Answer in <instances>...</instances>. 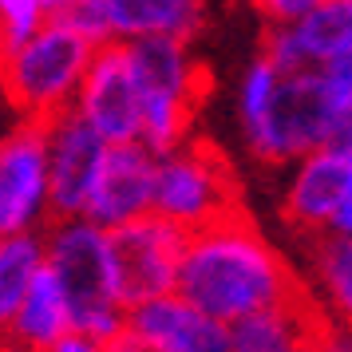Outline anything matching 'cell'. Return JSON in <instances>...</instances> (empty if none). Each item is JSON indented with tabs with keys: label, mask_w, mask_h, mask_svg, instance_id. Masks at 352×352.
I'll return each instance as SVG.
<instances>
[{
	"label": "cell",
	"mask_w": 352,
	"mask_h": 352,
	"mask_svg": "<svg viewBox=\"0 0 352 352\" xmlns=\"http://www.w3.org/2000/svg\"><path fill=\"white\" fill-rule=\"evenodd\" d=\"M175 293L222 324H238L241 317L293 301L305 293V285L293 265L273 250V241L241 210H234L186 234Z\"/></svg>",
	"instance_id": "1"
},
{
	"label": "cell",
	"mask_w": 352,
	"mask_h": 352,
	"mask_svg": "<svg viewBox=\"0 0 352 352\" xmlns=\"http://www.w3.org/2000/svg\"><path fill=\"white\" fill-rule=\"evenodd\" d=\"M340 107L320 67L285 72L254 56L238 80V127L245 151L265 166H289L317 146H329Z\"/></svg>",
	"instance_id": "2"
},
{
	"label": "cell",
	"mask_w": 352,
	"mask_h": 352,
	"mask_svg": "<svg viewBox=\"0 0 352 352\" xmlns=\"http://www.w3.org/2000/svg\"><path fill=\"white\" fill-rule=\"evenodd\" d=\"M44 265L60 281L72 309V333L107 336L123 333L127 305L119 301L107 250V230H99L87 218H52L44 226Z\"/></svg>",
	"instance_id": "3"
},
{
	"label": "cell",
	"mask_w": 352,
	"mask_h": 352,
	"mask_svg": "<svg viewBox=\"0 0 352 352\" xmlns=\"http://www.w3.org/2000/svg\"><path fill=\"white\" fill-rule=\"evenodd\" d=\"M139 87V143L151 155H166L190 139V123L202 99V67L182 40H123Z\"/></svg>",
	"instance_id": "4"
},
{
	"label": "cell",
	"mask_w": 352,
	"mask_h": 352,
	"mask_svg": "<svg viewBox=\"0 0 352 352\" xmlns=\"http://www.w3.org/2000/svg\"><path fill=\"white\" fill-rule=\"evenodd\" d=\"M91 44L72 28L44 20L16 52L0 60V83L20 115L32 123H44L52 115L72 111L83 72L91 64Z\"/></svg>",
	"instance_id": "5"
},
{
	"label": "cell",
	"mask_w": 352,
	"mask_h": 352,
	"mask_svg": "<svg viewBox=\"0 0 352 352\" xmlns=\"http://www.w3.org/2000/svg\"><path fill=\"white\" fill-rule=\"evenodd\" d=\"M234 210H241L238 175L218 146L186 139L175 151L155 155V194H151L155 218L190 234Z\"/></svg>",
	"instance_id": "6"
},
{
	"label": "cell",
	"mask_w": 352,
	"mask_h": 352,
	"mask_svg": "<svg viewBox=\"0 0 352 352\" xmlns=\"http://www.w3.org/2000/svg\"><path fill=\"white\" fill-rule=\"evenodd\" d=\"M182 241H186V234L178 226L155 218V214L107 230L119 301L131 309V305L146 301V297L170 293L178 273V257H182Z\"/></svg>",
	"instance_id": "7"
},
{
	"label": "cell",
	"mask_w": 352,
	"mask_h": 352,
	"mask_svg": "<svg viewBox=\"0 0 352 352\" xmlns=\"http://www.w3.org/2000/svg\"><path fill=\"white\" fill-rule=\"evenodd\" d=\"M52 222L44 123H20L0 139V241L40 234Z\"/></svg>",
	"instance_id": "8"
},
{
	"label": "cell",
	"mask_w": 352,
	"mask_h": 352,
	"mask_svg": "<svg viewBox=\"0 0 352 352\" xmlns=\"http://www.w3.org/2000/svg\"><path fill=\"white\" fill-rule=\"evenodd\" d=\"M72 111L103 143H139V87L123 40H107L91 52Z\"/></svg>",
	"instance_id": "9"
},
{
	"label": "cell",
	"mask_w": 352,
	"mask_h": 352,
	"mask_svg": "<svg viewBox=\"0 0 352 352\" xmlns=\"http://www.w3.org/2000/svg\"><path fill=\"white\" fill-rule=\"evenodd\" d=\"M44 146H48L52 218H83L107 143L76 111H60L44 119Z\"/></svg>",
	"instance_id": "10"
},
{
	"label": "cell",
	"mask_w": 352,
	"mask_h": 352,
	"mask_svg": "<svg viewBox=\"0 0 352 352\" xmlns=\"http://www.w3.org/2000/svg\"><path fill=\"white\" fill-rule=\"evenodd\" d=\"M289 166L293 170H289L285 182V198H281L285 222L301 238L329 234L336 206L352 190V159H344L336 146H317L301 159H293Z\"/></svg>",
	"instance_id": "11"
},
{
	"label": "cell",
	"mask_w": 352,
	"mask_h": 352,
	"mask_svg": "<svg viewBox=\"0 0 352 352\" xmlns=\"http://www.w3.org/2000/svg\"><path fill=\"white\" fill-rule=\"evenodd\" d=\"M123 329L139 336L151 352H230V324L202 313L175 289L131 305Z\"/></svg>",
	"instance_id": "12"
},
{
	"label": "cell",
	"mask_w": 352,
	"mask_h": 352,
	"mask_svg": "<svg viewBox=\"0 0 352 352\" xmlns=\"http://www.w3.org/2000/svg\"><path fill=\"white\" fill-rule=\"evenodd\" d=\"M151 194H155V155L143 143H107L83 218L99 230L127 226L151 214Z\"/></svg>",
	"instance_id": "13"
},
{
	"label": "cell",
	"mask_w": 352,
	"mask_h": 352,
	"mask_svg": "<svg viewBox=\"0 0 352 352\" xmlns=\"http://www.w3.org/2000/svg\"><path fill=\"white\" fill-rule=\"evenodd\" d=\"M261 56L285 72L324 67L352 56V0H320L301 20L270 28Z\"/></svg>",
	"instance_id": "14"
},
{
	"label": "cell",
	"mask_w": 352,
	"mask_h": 352,
	"mask_svg": "<svg viewBox=\"0 0 352 352\" xmlns=\"http://www.w3.org/2000/svg\"><path fill=\"white\" fill-rule=\"evenodd\" d=\"M111 40H182L202 32V0H103Z\"/></svg>",
	"instance_id": "15"
},
{
	"label": "cell",
	"mask_w": 352,
	"mask_h": 352,
	"mask_svg": "<svg viewBox=\"0 0 352 352\" xmlns=\"http://www.w3.org/2000/svg\"><path fill=\"white\" fill-rule=\"evenodd\" d=\"M309 285L305 293L317 301L329 320L352 329V238L320 234L309 238Z\"/></svg>",
	"instance_id": "16"
},
{
	"label": "cell",
	"mask_w": 352,
	"mask_h": 352,
	"mask_svg": "<svg viewBox=\"0 0 352 352\" xmlns=\"http://www.w3.org/2000/svg\"><path fill=\"white\" fill-rule=\"evenodd\" d=\"M67 333H72V309H67V297H64V289H60V281L44 265V270L36 273L32 289L24 293V301H20L16 317H12L4 336L28 352H48Z\"/></svg>",
	"instance_id": "17"
},
{
	"label": "cell",
	"mask_w": 352,
	"mask_h": 352,
	"mask_svg": "<svg viewBox=\"0 0 352 352\" xmlns=\"http://www.w3.org/2000/svg\"><path fill=\"white\" fill-rule=\"evenodd\" d=\"M40 270H44V230L0 241V336L8 333V324Z\"/></svg>",
	"instance_id": "18"
},
{
	"label": "cell",
	"mask_w": 352,
	"mask_h": 352,
	"mask_svg": "<svg viewBox=\"0 0 352 352\" xmlns=\"http://www.w3.org/2000/svg\"><path fill=\"white\" fill-rule=\"evenodd\" d=\"M48 4V20L72 28L76 36H83L91 48L111 40V24H107V8L103 0H44Z\"/></svg>",
	"instance_id": "19"
},
{
	"label": "cell",
	"mask_w": 352,
	"mask_h": 352,
	"mask_svg": "<svg viewBox=\"0 0 352 352\" xmlns=\"http://www.w3.org/2000/svg\"><path fill=\"white\" fill-rule=\"evenodd\" d=\"M44 20H48L44 0H0V60L16 52Z\"/></svg>",
	"instance_id": "20"
},
{
	"label": "cell",
	"mask_w": 352,
	"mask_h": 352,
	"mask_svg": "<svg viewBox=\"0 0 352 352\" xmlns=\"http://www.w3.org/2000/svg\"><path fill=\"white\" fill-rule=\"evenodd\" d=\"M285 352H352V329L344 324H336V320L320 317L309 333L297 340V344H289Z\"/></svg>",
	"instance_id": "21"
},
{
	"label": "cell",
	"mask_w": 352,
	"mask_h": 352,
	"mask_svg": "<svg viewBox=\"0 0 352 352\" xmlns=\"http://www.w3.org/2000/svg\"><path fill=\"white\" fill-rule=\"evenodd\" d=\"M257 12L265 16L270 28H281V24H293V20H301L305 12H313L320 0H250Z\"/></svg>",
	"instance_id": "22"
},
{
	"label": "cell",
	"mask_w": 352,
	"mask_h": 352,
	"mask_svg": "<svg viewBox=\"0 0 352 352\" xmlns=\"http://www.w3.org/2000/svg\"><path fill=\"white\" fill-rule=\"evenodd\" d=\"M320 76H324V83H329V91L336 96V103H340V107H352V56L324 64Z\"/></svg>",
	"instance_id": "23"
},
{
	"label": "cell",
	"mask_w": 352,
	"mask_h": 352,
	"mask_svg": "<svg viewBox=\"0 0 352 352\" xmlns=\"http://www.w3.org/2000/svg\"><path fill=\"white\" fill-rule=\"evenodd\" d=\"M48 352H103V340L83 336V333H67V336H60Z\"/></svg>",
	"instance_id": "24"
},
{
	"label": "cell",
	"mask_w": 352,
	"mask_h": 352,
	"mask_svg": "<svg viewBox=\"0 0 352 352\" xmlns=\"http://www.w3.org/2000/svg\"><path fill=\"white\" fill-rule=\"evenodd\" d=\"M329 146H336L344 159H352V107L336 119V131H333V139H329Z\"/></svg>",
	"instance_id": "25"
},
{
	"label": "cell",
	"mask_w": 352,
	"mask_h": 352,
	"mask_svg": "<svg viewBox=\"0 0 352 352\" xmlns=\"http://www.w3.org/2000/svg\"><path fill=\"white\" fill-rule=\"evenodd\" d=\"M329 234H340V238H352V190L344 194V202L336 206L333 222H329Z\"/></svg>",
	"instance_id": "26"
},
{
	"label": "cell",
	"mask_w": 352,
	"mask_h": 352,
	"mask_svg": "<svg viewBox=\"0 0 352 352\" xmlns=\"http://www.w3.org/2000/svg\"><path fill=\"white\" fill-rule=\"evenodd\" d=\"M103 352H151V349H146L135 333H127V329H123V333H115V336H107V340H103Z\"/></svg>",
	"instance_id": "27"
},
{
	"label": "cell",
	"mask_w": 352,
	"mask_h": 352,
	"mask_svg": "<svg viewBox=\"0 0 352 352\" xmlns=\"http://www.w3.org/2000/svg\"><path fill=\"white\" fill-rule=\"evenodd\" d=\"M0 352H28V349H20V344H12V340H0Z\"/></svg>",
	"instance_id": "28"
}]
</instances>
